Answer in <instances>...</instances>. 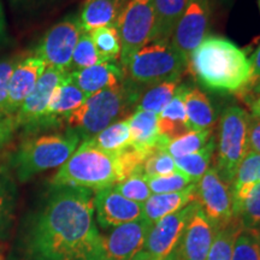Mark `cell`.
<instances>
[{
  "label": "cell",
  "mask_w": 260,
  "mask_h": 260,
  "mask_svg": "<svg viewBox=\"0 0 260 260\" xmlns=\"http://www.w3.org/2000/svg\"><path fill=\"white\" fill-rule=\"evenodd\" d=\"M29 260H103L93 190L54 187L24 237Z\"/></svg>",
  "instance_id": "6da1fadb"
},
{
  "label": "cell",
  "mask_w": 260,
  "mask_h": 260,
  "mask_svg": "<svg viewBox=\"0 0 260 260\" xmlns=\"http://www.w3.org/2000/svg\"><path fill=\"white\" fill-rule=\"evenodd\" d=\"M187 69L205 88L219 93L241 92L251 81V60L233 41L207 37L190 54Z\"/></svg>",
  "instance_id": "7a4b0ae2"
},
{
  "label": "cell",
  "mask_w": 260,
  "mask_h": 260,
  "mask_svg": "<svg viewBox=\"0 0 260 260\" xmlns=\"http://www.w3.org/2000/svg\"><path fill=\"white\" fill-rule=\"evenodd\" d=\"M126 177L119 154L107 153L83 140L52 177L54 187H76L89 190H100L116 186Z\"/></svg>",
  "instance_id": "3957f363"
},
{
  "label": "cell",
  "mask_w": 260,
  "mask_h": 260,
  "mask_svg": "<svg viewBox=\"0 0 260 260\" xmlns=\"http://www.w3.org/2000/svg\"><path fill=\"white\" fill-rule=\"evenodd\" d=\"M139 89L128 82L119 87L102 90L89 95L84 103L65 118L68 128L88 140L118 121L130 105H136Z\"/></svg>",
  "instance_id": "277c9868"
},
{
  "label": "cell",
  "mask_w": 260,
  "mask_h": 260,
  "mask_svg": "<svg viewBox=\"0 0 260 260\" xmlns=\"http://www.w3.org/2000/svg\"><path fill=\"white\" fill-rule=\"evenodd\" d=\"M82 141L80 135L65 133L34 136L22 142L11 158V167L19 182H27L51 169L60 168Z\"/></svg>",
  "instance_id": "5b68a950"
},
{
  "label": "cell",
  "mask_w": 260,
  "mask_h": 260,
  "mask_svg": "<svg viewBox=\"0 0 260 260\" xmlns=\"http://www.w3.org/2000/svg\"><path fill=\"white\" fill-rule=\"evenodd\" d=\"M186 68V60L171 46L170 41H153L133 54L122 69L125 82L139 89V87L181 79Z\"/></svg>",
  "instance_id": "8992f818"
},
{
  "label": "cell",
  "mask_w": 260,
  "mask_h": 260,
  "mask_svg": "<svg viewBox=\"0 0 260 260\" xmlns=\"http://www.w3.org/2000/svg\"><path fill=\"white\" fill-rule=\"evenodd\" d=\"M251 115L239 106L224 110L216 138L214 168L225 183L232 187L240 164L249 152L248 126Z\"/></svg>",
  "instance_id": "52a82bcc"
},
{
  "label": "cell",
  "mask_w": 260,
  "mask_h": 260,
  "mask_svg": "<svg viewBox=\"0 0 260 260\" xmlns=\"http://www.w3.org/2000/svg\"><path fill=\"white\" fill-rule=\"evenodd\" d=\"M116 28L121 38L123 67L133 54L153 41L155 28L153 0H128Z\"/></svg>",
  "instance_id": "ba28073f"
},
{
  "label": "cell",
  "mask_w": 260,
  "mask_h": 260,
  "mask_svg": "<svg viewBox=\"0 0 260 260\" xmlns=\"http://www.w3.org/2000/svg\"><path fill=\"white\" fill-rule=\"evenodd\" d=\"M82 32L79 16H68L48 29L34 54L41 58L47 68L69 73L74 50Z\"/></svg>",
  "instance_id": "9c48e42d"
},
{
  "label": "cell",
  "mask_w": 260,
  "mask_h": 260,
  "mask_svg": "<svg viewBox=\"0 0 260 260\" xmlns=\"http://www.w3.org/2000/svg\"><path fill=\"white\" fill-rule=\"evenodd\" d=\"M195 200L216 232L237 219L234 212L232 187L222 180L214 167H210L197 183Z\"/></svg>",
  "instance_id": "30bf717a"
},
{
  "label": "cell",
  "mask_w": 260,
  "mask_h": 260,
  "mask_svg": "<svg viewBox=\"0 0 260 260\" xmlns=\"http://www.w3.org/2000/svg\"><path fill=\"white\" fill-rule=\"evenodd\" d=\"M210 19V0H189L170 39L171 46L186 60V63L204 39L207 38Z\"/></svg>",
  "instance_id": "8fae6325"
},
{
  "label": "cell",
  "mask_w": 260,
  "mask_h": 260,
  "mask_svg": "<svg viewBox=\"0 0 260 260\" xmlns=\"http://www.w3.org/2000/svg\"><path fill=\"white\" fill-rule=\"evenodd\" d=\"M197 206L198 203L195 200L182 210L162 217L154 223L148 233L144 251L160 260L171 254L176 249L188 220Z\"/></svg>",
  "instance_id": "7c38bea8"
},
{
  "label": "cell",
  "mask_w": 260,
  "mask_h": 260,
  "mask_svg": "<svg viewBox=\"0 0 260 260\" xmlns=\"http://www.w3.org/2000/svg\"><path fill=\"white\" fill-rule=\"evenodd\" d=\"M65 75L67 73L64 71L46 68V70L39 79L35 88L25 98L17 112L14 115L16 129H38L42 117L46 112L52 94L60 81L64 79Z\"/></svg>",
  "instance_id": "4fadbf2b"
},
{
  "label": "cell",
  "mask_w": 260,
  "mask_h": 260,
  "mask_svg": "<svg viewBox=\"0 0 260 260\" xmlns=\"http://www.w3.org/2000/svg\"><path fill=\"white\" fill-rule=\"evenodd\" d=\"M152 224L144 217L118 225L103 236V260H132L144 251Z\"/></svg>",
  "instance_id": "5bb4252c"
},
{
  "label": "cell",
  "mask_w": 260,
  "mask_h": 260,
  "mask_svg": "<svg viewBox=\"0 0 260 260\" xmlns=\"http://www.w3.org/2000/svg\"><path fill=\"white\" fill-rule=\"evenodd\" d=\"M95 220L103 229H113L122 224L144 217V205L119 194L113 187L104 188L94 194Z\"/></svg>",
  "instance_id": "9a60e30c"
},
{
  "label": "cell",
  "mask_w": 260,
  "mask_h": 260,
  "mask_svg": "<svg viewBox=\"0 0 260 260\" xmlns=\"http://www.w3.org/2000/svg\"><path fill=\"white\" fill-rule=\"evenodd\" d=\"M198 203V201H197ZM216 229L198 204L175 249L180 260H206Z\"/></svg>",
  "instance_id": "2e32d148"
},
{
  "label": "cell",
  "mask_w": 260,
  "mask_h": 260,
  "mask_svg": "<svg viewBox=\"0 0 260 260\" xmlns=\"http://www.w3.org/2000/svg\"><path fill=\"white\" fill-rule=\"evenodd\" d=\"M46 68L45 61L35 54L17 61L9 86L8 104L10 115L14 116L17 112L25 98L35 88Z\"/></svg>",
  "instance_id": "e0dca14e"
},
{
  "label": "cell",
  "mask_w": 260,
  "mask_h": 260,
  "mask_svg": "<svg viewBox=\"0 0 260 260\" xmlns=\"http://www.w3.org/2000/svg\"><path fill=\"white\" fill-rule=\"evenodd\" d=\"M69 76L86 95L119 87L124 82V73L115 61H100L84 69L70 71Z\"/></svg>",
  "instance_id": "ac0fdd59"
},
{
  "label": "cell",
  "mask_w": 260,
  "mask_h": 260,
  "mask_svg": "<svg viewBox=\"0 0 260 260\" xmlns=\"http://www.w3.org/2000/svg\"><path fill=\"white\" fill-rule=\"evenodd\" d=\"M87 98L88 95H86L71 81L69 73H67L64 79L60 81V83L58 84L57 88L52 94L46 112L42 117L38 129L48 128V126L59 123L60 121H65V118L71 112L82 105Z\"/></svg>",
  "instance_id": "d6986e66"
},
{
  "label": "cell",
  "mask_w": 260,
  "mask_h": 260,
  "mask_svg": "<svg viewBox=\"0 0 260 260\" xmlns=\"http://www.w3.org/2000/svg\"><path fill=\"white\" fill-rule=\"evenodd\" d=\"M132 146L144 152H152L155 148H164L170 140L159 132L158 115L147 111L133 112L128 117Z\"/></svg>",
  "instance_id": "ffe728a7"
},
{
  "label": "cell",
  "mask_w": 260,
  "mask_h": 260,
  "mask_svg": "<svg viewBox=\"0 0 260 260\" xmlns=\"http://www.w3.org/2000/svg\"><path fill=\"white\" fill-rule=\"evenodd\" d=\"M128 0H84L79 19L84 32L103 27H116Z\"/></svg>",
  "instance_id": "44dd1931"
},
{
  "label": "cell",
  "mask_w": 260,
  "mask_h": 260,
  "mask_svg": "<svg viewBox=\"0 0 260 260\" xmlns=\"http://www.w3.org/2000/svg\"><path fill=\"white\" fill-rule=\"evenodd\" d=\"M197 184L175 193L152 194L144 204V218L153 225L162 217L177 212L195 201Z\"/></svg>",
  "instance_id": "7402d4cb"
},
{
  "label": "cell",
  "mask_w": 260,
  "mask_h": 260,
  "mask_svg": "<svg viewBox=\"0 0 260 260\" xmlns=\"http://www.w3.org/2000/svg\"><path fill=\"white\" fill-rule=\"evenodd\" d=\"M188 90V86L180 84L170 100V103L159 113V132L169 140H174L190 132L188 124L184 98Z\"/></svg>",
  "instance_id": "603a6c76"
},
{
  "label": "cell",
  "mask_w": 260,
  "mask_h": 260,
  "mask_svg": "<svg viewBox=\"0 0 260 260\" xmlns=\"http://www.w3.org/2000/svg\"><path fill=\"white\" fill-rule=\"evenodd\" d=\"M184 105L189 129L194 132L213 130L217 122L216 110L206 93L198 87H188Z\"/></svg>",
  "instance_id": "cb8c5ba5"
},
{
  "label": "cell",
  "mask_w": 260,
  "mask_h": 260,
  "mask_svg": "<svg viewBox=\"0 0 260 260\" xmlns=\"http://www.w3.org/2000/svg\"><path fill=\"white\" fill-rule=\"evenodd\" d=\"M260 183V154L249 151L237 169L235 178L232 184L234 199V212L237 218L240 207L253 189V187Z\"/></svg>",
  "instance_id": "d4e9b609"
},
{
  "label": "cell",
  "mask_w": 260,
  "mask_h": 260,
  "mask_svg": "<svg viewBox=\"0 0 260 260\" xmlns=\"http://www.w3.org/2000/svg\"><path fill=\"white\" fill-rule=\"evenodd\" d=\"M188 3L189 0H153L155 14L153 41H170Z\"/></svg>",
  "instance_id": "484cf974"
},
{
  "label": "cell",
  "mask_w": 260,
  "mask_h": 260,
  "mask_svg": "<svg viewBox=\"0 0 260 260\" xmlns=\"http://www.w3.org/2000/svg\"><path fill=\"white\" fill-rule=\"evenodd\" d=\"M180 81L181 79H174L147 87L144 93L140 94L134 112L147 111L159 115L174 98L180 86Z\"/></svg>",
  "instance_id": "4316f807"
},
{
  "label": "cell",
  "mask_w": 260,
  "mask_h": 260,
  "mask_svg": "<svg viewBox=\"0 0 260 260\" xmlns=\"http://www.w3.org/2000/svg\"><path fill=\"white\" fill-rule=\"evenodd\" d=\"M100 149L112 154H121L132 145V135L128 118L119 119L99 134L89 139Z\"/></svg>",
  "instance_id": "83f0119b"
},
{
  "label": "cell",
  "mask_w": 260,
  "mask_h": 260,
  "mask_svg": "<svg viewBox=\"0 0 260 260\" xmlns=\"http://www.w3.org/2000/svg\"><path fill=\"white\" fill-rule=\"evenodd\" d=\"M216 153V136H212L210 141L194 153L175 159L177 170L190 178L194 183H198L205 172L211 167L213 154Z\"/></svg>",
  "instance_id": "f1b7e54d"
},
{
  "label": "cell",
  "mask_w": 260,
  "mask_h": 260,
  "mask_svg": "<svg viewBox=\"0 0 260 260\" xmlns=\"http://www.w3.org/2000/svg\"><path fill=\"white\" fill-rule=\"evenodd\" d=\"M16 186L5 171L0 170V239L8 235L16 207Z\"/></svg>",
  "instance_id": "f546056e"
},
{
  "label": "cell",
  "mask_w": 260,
  "mask_h": 260,
  "mask_svg": "<svg viewBox=\"0 0 260 260\" xmlns=\"http://www.w3.org/2000/svg\"><path fill=\"white\" fill-rule=\"evenodd\" d=\"M98 53L103 61H115L121 59L122 44L116 27H103L89 32Z\"/></svg>",
  "instance_id": "4dcf8cb0"
},
{
  "label": "cell",
  "mask_w": 260,
  "mask_h": 260,
  "mask_svg": "<svg viewBox=\"0 0 260 260\" xmlns=\"http://www.w3.org/2000/svg\"><path fill=\"white\" fill-rule=\"evenodd\" d=\"M212 136L213 130H203V132L190 130L189 133L180 138L170 140L165 146V149L174 159L181 158L199 151L210 141Z\"/></svg>",
  "instance_id": "1f68e13d"
},
{
  "label": "cell",
  "mask_w": 260,
  "mask_h": 260,
  "mask_svg": "<svg viewBox=\"0 0 260 260\" xmlns=\"http://www.w3.org/2000/svg\"><path fill=\"white\" fill-rule=\"evenodd\" d=\"M241 228L240 220L235 219L229 225L217 230L206 260H232L234 243Z\"/></svg>",
  "instance_id": "d6a6232c"
},
{
  "label": "cell",
  "mask_w": 260,
  "mask_h": 260,
  "mask_svg": "<svg viewBox=\"0 0 260 260\" xmlns=\"http://www.w3.org/2000/svg\"><path fill=\"white\" fill-rule=\"evenodd\" d=\"M113 188L119 194L126 198V199L142 205L152 195V191L148 186L147 177L145 176L142 169L130 174L128 177H125L124 180L118 182L116 186H113Z\"/></svg>",
  "instance_id": "836d02e7"
},
{
  "label": "cell",
  "mask_w": 260,
  "mask_h": 260,
  "mask_svg": "<svg viewBox=\"0 0 260 260\" xmlns=\"http://www.w3.org/2000/svg\"><path fill=\"white\" fill-rule=\"evenodd\" d=\"M100 61H103V59L100 58L95 46H94L92 37H90L89 32L83 31L74 50L70 71L89 68L92 65L100 63Z\"/></svg>",
  "instance_id": "e575fe53"
},
{
  "label": "cell",
  "mask_w": 260,
  "mask_h": 260,
  "mask_svg": "<svg viewBox=\"0 0 260 260\" xmlns=\"http://www.w3.org/2000/svg\"><path fill=\"white\" fill-rule=\"evenodd\" d=\"M142 171L146 177H157L167 176L178 170L175 164V159L168 153L167 149L155 148L145 159Z\"/></svg>",
  "instance_id": "d590c367"
},
{
  "label": "cell",
  "mask_w": 260,
  "mask_h": 260,
  "mask_svg": "<svg viewBox=\"0 0 260 260\" xmlns=\"http://www.w3.org/2000/svg\"><path fill=\"white\" fill-rule=\"evenodd\" d=\"M243 229L260 233V183L253 187L237 213Z\"/></svg>",
  "instance_id": "8d00e7d4"
},
{
  "label": "cell",
  "mask_w": 260,
  "mask_h": 260,
  "mask_svg": "<svg viewBox=\"0 0 260 260\" xmlns=\"http://www.w3.org/2000/svg\"><path fill=\"white\" fill-rule=\"evenodd\" d=\"M259 234L241 228L234 243L232 260H260Z\"/></svg>",
  "instance_id": "74e56055"
},
{
  "label": "cell",
  "mask_w": 260,
  "mask_h": 260,
  "mask_svg": "<svg viewBox=\"0 0 260 260\" xmlns=\"http://www.w3.org/2000/svg\"><path fill=\"white\" fill-rule=\"evenodd\" d=\"M147 181L152 194L175 193V191H181L186 189V188L191 186V184H197L189 177L183 175L180 171L167 175V176L147 177Z\"/></svg>",
  "instance_id": "f35d334b"
},
{
  "label": "cell",
  "mask_w": 260,
  "mask_h": 260,
  "mask_svg": "<svg viewBox=\"0 0 260 260\" xmlns=\"http://www.w3.org/2000/svg\"><path fill=\"white\" fill-rule=\"evenodd\" d=\"M16 64H17V60L15 59L0 60V113L6 116H11L9 112L8 104L9 86Z\"/></svg>",
  "instance_id": "ab89813d"
},
{
  "label": "cell",
  "mask_w": 260,
  "mask_h": 260,
  "mask_svg": "<svg viewBox=\"0 0 260 260\" xmlns=\"http://www.w3.org/2000/svg\"><path fill=\"white\" fill-rule=\"evenodd\" d=\"M16 125L14 117L0 113V148L4 147L14 136Z\"/></svg>",
  "instance_id": "60d3db41"
},
{
  "label": "cell",
  "mask_w": 260,
  "mask_h": 260,
  "mask_svg": "<svg viewBox=\"0 0 260 260\" xmlns=\"http://www.w3.org/2000/svg\"><path fill=\"white\" fill-rule=\"evenodd\" d=\"M248 147L249 151L260 154V118L252 115L248 126Z\"/></svg>",
  "instance_id": "b9f144b4"
},
{
  "label": "cell",
  "mask_w": 260,
  "mask_h": 260,
  "mask_svg": "<svg viewBox=\"0 0 260 260\" xmlns=\"http://www.w3.org/2000/svg\"><path fill=\"white\" fill-rule=\"evenodd\" d=\"M251 67H252V74H251V81H249L248 87L252 88L254 84L260 81V45L256 48V51L253 53L251 59Z\"/></svg>",
  "instance_id": "7bdbcfd3"
},
{
  "label": "cell",
  "mask_w": 260,
  "mask_h": 260,
  "mask_svg": "<svg viewBox=\"0 0 260 260\" xmlns=\"http://www.w3.org/2000/svg\"><path fill=\"white\" fill-rule=\"evenodd\" d=\"M248 105L251 107L252 116L256 117V118H260V94L255 98H253L251 102L248 103Z\"/></svg>",
  "instance_id": "ee69618b"
},
{
  "label": "cell",
  "mask_w": 260,
  "mask_h": 260,
  "mask_svg": "<svg viewBox=\"0 0 260 260\" xmlns=\"http://www.w3.org/2000/svg\"><path fill=\"white\" fill-rule=\"evenodd\" d=\"M5 31H6V23H5L4 10H3L2 3H0V41H2L3 38L5 37Z\"/></svg>",
  "instance_id": "f6af8a7d"
},
{
  "label": "cell",
  "mask_w": 260,
  "mask_h": 260,
  "mask_svg": "<svg viewBox=\"0 0 260 260\" xmlns=\"http://www.w3.org/2000/svg\"><path fill=\"white\" fill-rule=\"evenodd\" d=\"M132 260H160V259L155 258V256H153L152 254H149L148 252L141 251V252L139 253V254H136Z\"/></svg>",
  "instance_id": "bcb514c9"
},
{
  "label": "cell",
  "mask_w": 260,
  "mask_h": 260,
  "mask_svg": "<svg viewBox=\"0 0 260 260\" xmlns=\"http://www.w3.org/2000/svg\"><path fill=\"white\" fill-rule=\"evenodd\" d=\"M251 89H252V92L255 94V95H259L260 94V81H258V82H256Z\"/></svg>",
  "instance_id": "7dc6e473"
},
{
  "label": "cell",
  "mask_w": 260,
  "mask_h": 260,
  "mask_svg": "<svg viewBox=\"0 0 260 260\" xmlns=\"http://www.w3.org/2000/svg\"><path fill=\"white\" fill-rule=\"evenodd\" d=\"M164 260H180V259H178V256H177V254H176V252H172L171 253V254H169L168 256H167V258H165Z\"/></svg>",
  "instance_id": "c3c4849f"
},
{
  "label": "cell",
  "mask_w": 260,
  "mask_h": 260,
  "mask_svg": "<svg viewBox=\"0 0 260 260\" xmlns=\"http://www.w3.org/2000/svg\"><path fill=\"white\" fill-rule=\"evenodd\" d=\"M220 2H223V3H228V2H232V0H220Z\"/></svg>",
  "instance_id": "681fc988"
},
{
  "label": "cell",
  "mask_w": 260,
  "mask_h": 260,
  "mask_svg": "<svg viewBox=\"0 0 260 260\" xmlns=\"http://www.w3.org/2000/svg\"><path fill=\"white\" fill-rule=\"evenodd\" d=\"M258 5H259V11H260V0H258Z\"/></svg>",
  "instance_id": "f907efd6"
},
{
  "label": "cell",
  "mask_w": 260,
  "mask_h": 260,
  "mask_svg": "<svg viewBox=\"0 0 260 260\" xmlns=\"http://www.w3.org/2000/svg\"><path fill=\"white\" fill-rule=\"evenodd\" d=\"M259 247H260V234H259Z\"/></svg>",
  "instance_id": "816d5d0a"
},
{
  "label": "cell",
  "mask_w": 260,
  "mask_h": 260,
  "mask_svg": "<svg viewBox=\"0 0 260 260\" xmlns=\"http://www.w3.org/2000/svg\"><path fill=\"white\" fill-rule=\"evenodd\" d=\"M0 260H3V259H2V255H0Z\"/></svg>",
  "instance_id": "f5cc1de1"
}]
</instances>
